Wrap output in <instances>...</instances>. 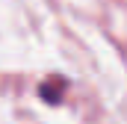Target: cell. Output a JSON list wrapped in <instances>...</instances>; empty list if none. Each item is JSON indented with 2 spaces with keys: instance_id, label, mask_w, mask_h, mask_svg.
Returning <instances> with one entry per match:
<instances>
[{
  "instance_id": "obj_1",
  "label": "cell",
  "mask_w": 127,
  "mask_h": 124,
  "mask_svg": "<svg viewBox=\"0 0 127 124\" xmlns=\"http://www.w3.org/2000/svg\"><path fill=\"white\" fill-rule=\"evenodd\" d=\"M41 97H47L50 103H56L59 100V89H50V83H47V86H41Z\"/></svg>"
}]
</instances>
